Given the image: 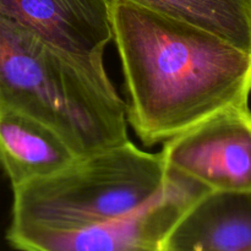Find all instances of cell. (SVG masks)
<instances>
[{"label": "cell", "instance_id": "9", "mask_svg": "<svg viewBox=\"0 0 251 251\" xmlns=\"http://www.w3.org/2000/svg\"><path fill=\"white\" fill-rule=\"evenodd\" d=\"M251 53V0H132Z\"/></svg>", "mask_w": 251, "mask_h": 251}, {"label": "cell", "instance_id": "2", "mask_svg": "<svg viewBox=\"0 0 251 251\" xmlns=\"http://www.w3.org/2000/svg\"><path fill=\"white\" fill-rule=\"evenodd\" d=\"M0 107L48 125L78 157L129 141L126 105L103 61L66 53L2 19Z\"/></svg>", "mask_w": 251, "mask_h": 251}, {"label": "cell", "instance_id": "5", "mask_svg": "<svg viewBox=\"0 0 251 251\" xmlns=\"http://www.w3.org/2000/svg\"><path fill=\"white\" fill-rule=\"evenodd\" d=\"M166 169L210 191H251V112L237 105L216 113L164 142Z\"/></svg>", "mask_w": 251, "mask_h": 251}, {"label": "cell", "instance_id": "7", "mask_svg": "<svg viewBox=\"0 0 251 251\" xmlns=\"http://www.w3.org/2000/svg\"><path fill=\"white\" fill-rule=\"evenodd\" d=\"M168 251H251V191H208L174 225Z\"/></svg>", "mask_w": 251, "mask_h": 251}, {"label": "cell", "instance_id": "1", "mask_svg": "<svg viewBox=\"0 0 251 251\" xmlns=\"http://www.w3.org/2000/svg\"><path fill=\"white\" fill-rule=\"evenodd\" d=\"M110 25L126 85V120L146 146L249 104V51L132 0H110Z\"/></svg>", "mask_w": 251, "mask_h": 251}, {"label": "cell", "instance_id": "4", "mask_svg": "<svg viewBox=\"0 0 251 251\" xmlns=\"http://www.w3.org/2000/svg\"><path fill=\"white\" fill-rule=\"evenodd\" d=\"M166 173L163 193L127 217L76 230L9 228L7 242L20 251H161L179 218L210 191L176 172Z\"/></svg>", "mask_w": 251, "mask_h": 251}, {"label": "cell", "instance_id": "3", "mask_svg": "<svg viewBox=\"0 0 251 251\" xmlns=\"http://www.w3.org/2000/svg\"><path fill=\"white\" fill-rule=\"evenodd\" d=\"M166 179L161 153L127 141L12 189L9 228L76 230L113 222L153 202Z\"/></svg>", "mask_w": 251, "mask_h": 251}, {"label": "cell", "instance_id": "10", "mask_svg": "<svg viewBox=\"0 0 251 251\" xmlns=\"http://www.w3.org/2000/svg\"><path fill=\"white\" fill-rule=\"evenodd\" d=\"M161 251H168V250H167V249H166V248H164V247H163V245H162V248H161Z\"/></svg>", "mask_w": 251, "mask_h": 251}, {"label": "cell", "instance_id": "8", "mask_svg": "<svg viewBox=\"0 0 251 251\" xmlns=\"http://www.w3.org/2000/svg\"><path fill=\"white\" fill-rule=\"evenodd\" d=\"M77 158L48 125L14 108L0 107V164L12 189L58 173Z\"/></svg>", "mask_w": 251, "mask_h": 251}, {"label": "cell", "instance_id": "6", "mask_svg": "<svg viewBox=\"0 0 251 251\" xmlns=\"http://www.w3.org/2000/svg\"><path fill=\"white\" fill-rule=\"evenodd\" d=\"M0 19L87 60L103 61L113 39L110 0H0Z\"/></svg>", "mask_w": 251, "mask_h": 251}]
</instances>
